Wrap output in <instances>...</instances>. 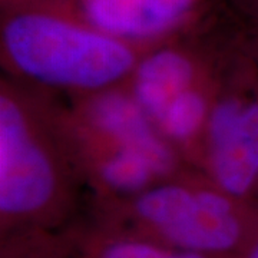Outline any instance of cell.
<instances>
[{
	"instance_id": "9c48e42d",
	"label": "cell",
	"mask_w": 258,
	"mask_h": 258,
	"mask_svg": "<svg viewBox=\"0 0 258 258\" xmlns=\"http://www.w3.org/2000/svg\"><path fill=\"white\" fill-rule=\"evenodd\" d=\"M245 29H258V0H222Z\"/></svg>"
},
{
	"instance_id": "8fae6325",
	"label": "cell",
	"mask_w": 258,
	"mask_h": 258,
	"mask_svg": "<svg viewBox=\"0 0 258 258\" xmlns=\"http://www.w3.org/2000/svg\"><path fill=\"white\" fill-rule=\"evenodd\" d=\"M33 2H40V0H0V8H8V6H15V5H23V3H33Z\"/></svg>"
},
{
	"instance_id": "52a82bcc",
	"label": "cell",
	"mask_w": 258,
	"mask_h": 258,
	"mask_svg": "<svg viewBox=\"0 0 258 258\" xmlns=\"http://www.w3.org/2000/svg\"><path fill=\"white\" fill-rule=\"evenodd\" d=\"M72 258H244V255H210L168 247L128 232L99 225L81 215L72 224Z\"/></svg>"
},
{
	"instance_id": "6da1fadb",
	"label": "cell",
	"mask_w": 258,
	"mask_h": 258,
	"mask_svg": "<svg viewBox=\"0 0 258 258\" xmlns=\"http://www.w3.org/2000/svg\"><path fill=\"white\" fill-rule=\"evenodd\" d=\"M88 198L52 93L0 76V235L72 225Z\"/></svg>"
},
{
	"instance_id": "7c38bea8",
	"label": "cell",
	"mask_w": 258,
	"mask_h": 258,
	"mask_svg": "<svg viewBox=\"0 0 258 258\" xmlns=\"http://www.w3.org/2000/svg\"><path fill=\"white\" fill-rule=\"evenodd\" d=\"M244 258H258V241L244 254Z\"/></svg>"
},
{
	"instance_id": "4fadbf2b",
	"label": "cell",
	"mask_w": 258,
	"mask_h": 258,
	"mask_svg": "<svg viewBox=\"0 0 258 258\" xmlns=\"http://www.w3.org/2000/svg\"><path fill=\"white\" fill-rule=\"evenodd\" d=\"M254 198H258V179L257 184H255V188H254Z\"/></svg>"
},
{
	"instance_id": "ba28073f",
	"label": "cell",
	"mask_w": 258,
	"mask_h": 258,
	"mask_svg": "<svg viewBox=\"0 0 258 258\" xmlns=\"http://www.w3.org/2000/svg\"><path fill=\"white\" fill-rule=\"evenodd\" d=\"M72 225L57 231L26 230L0 235V258H72Z\"/></svg>"
},
{
	"instance_id": "5b68a950",
	"label": "cell",
	"mask_w": 258,
	"mask_h": 258,
	"mask_svg": "<svg viewBox=\"0 0 258 258\" xmlns=\"http://www.w3.org/2000/svg\"><path fill=\"white\" fill-rule=\"evenodd\" d=\"M56 95L66 118L78 128L116 145L135 149L151 158L168 178L197 171L186 164L175 147L125 85L99 92L66 96Z\"/></svg>"
},
{
	"instance_id": "8992f818",
	"label": "cell",
	"mask_w": 258,
	"mask_h": 258,
	"mask_svg": "<svg viewBox=\"0 0 258 258\" xmlns=\"http://www.w3.org/2000/svg\"><path fill=\"white\" fill-rule=\"evenodd\" d=\"M221 0H74L93 26L134 43H158L194 25Z\"/></svg>"
},
{
	"instance_id": "30bf717a",
	"label": "cell",
	"mask_w": 258,
	"mask_h": 258,
	"mask_svg": "<svg viewBox=\"0 0 258 258\" xmlns=\"http://www.w3.org/2000/svg\"><path fill=\"white\" fill-rule=\"evenodd\" d=\"M244 46L258 69V29L244 28Z\"/></svg>"
},
{
	"instance_id": "3957f363",
	"label": "cell",
	"mask_w": 258,
	"mask_h": 258,
	"mask_svg": "<svg viewBox=\"0 0 258 258\" xmlns=\"http://www.w3.org/2000/svg\"><path fill=\"white\" fill-rule=\"evenodd\" d=\"M81 215L112 230L210 255H244L258 241V198H240L198 171L126 198L88 197Z\"/></svg>"
},
{
	"instance_id": "277c9868",
	"label": "cell",
	"mask_w": 258,
	"mask_h": 258,
	"mask_svg": "<svg viewBox=\"0 0 258 258\" xmlns=\"http://www.w3.org/2000/svg\"><path fill=\"white\" fill-rule=\"evenodd\" d=\"M197 169L224 191L254 198L258 179V69L244 45L224 69Z\"/></svg>"
},
{
	"instance_id": "7a4b0ae2",
	"label": "cell",
	"mask_w": 258,
	"mask_h": 258,
	"mask_svg": "<svg viewBox=\"0 0 258 258\" xmlns=\"http://www.w3.org/2000/svg\"><path fill=\"white\" fill-rule=\"evenodd\" d=\"M155 45L103 32L74 0L0 8L3 74L49 93L79 96L125 85Z\"/></svg>"
}]
</instances>
